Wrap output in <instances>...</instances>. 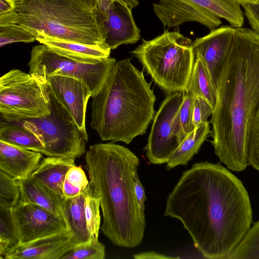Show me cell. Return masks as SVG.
<instances>
[{
  "instance_id": "obj_1",
  "label": "cell",
  "mask_w": 259,
  "mask_h": 259,
  "mask_svg": "<svg viewBox=\"0 0 259 259\" xmlns=\"http://www.w3.org/2000/svg\"><path fill=\"white\" fill-rule=\"evenodd\" d=\"M164 215L179 220L209 259H229L252 221L241 181L221 164L207 161L184 171L167 198Z\"/></svg>"
},
{
  "instance_id": "obj_2",
  "label": "cell",
  "mask_w": 259,
  "mask_h": 259,
  "mask_svg": "<svg viewBox=\"0 0 259 259\" xmlns=\"http://www.w3.org/2000/svg\"><path fill=\"white\" fill-rule=\"evenodd\" d=\"M216 88L211 143L228 169L241 171L249 165V136L259 109L258 33L234 27Z\"/></svg>"
},
{
  "instance_id": "obj_3",
  "label": "cell",
  "mask_w": 259,
  "mask_h": 259,
  "mask_svg": "<svg viewBox=\"0 0 259 259\" xmlns=\"http://www.w3.org/2000/svg\"><path fill=\"white\" fill-rule=\"evenodd\" d=\"M85 161L89 183L100 200L102 231L115 245L138 246L146 227L145 212L139 204L133 178L139 159L125 147L110 142L91 146Z\"/></svg>"
},
{
  "instance_id": "obj_4",
  "label": "cell",
  "mask_w": 259,
  "mask_h": 259,
  "mask_svg": "<svg viewBox=\"0 0 259 259\" xmlns=\"http://www.w3.org/2000/svg\"><path fill=\"white\" fill-rule=\"evenodd\" d=\"M151 85L130 59L116 62L92 97L91 126L102 141L129 144L146 133L155 115Z\"/></svg>"
},
{
  "instance_id": "obj_5",
  "label": "cell",
  "mask_w": 259,
  "mask_h": 259,
  "mask_svg": "<svg viewBox=\"0 0 259 259\" xmlns=\"http://www.w3.org/2000/svg\"><path fill=\"white\" fill-rule=\"evenodd\" d=\"M15 3L18 24L36 38L107 47L96 0H15Z\"/></svg>"
},
{
  "instance_id": "obj_6",
  "label": "cell",
  "mask_w": 259,
  "mask_h": 259,
  "mask_svg": "<svg viewBox=\"0 0 259 259\" xmlns=\"http://www.w3.org/2000/svg\"><path fill=\"white\" fill-rule=\"evenodd\" d=\"M193 41L179 31H165L131 53L152 80L167 94L185 93L195 62Z\"/></svg>"
},
{
  "instance_id": "obj_7",
  "label": "cell",
  "mask_w": 259,
  "mask_h": 259,
  "mask_svg": "<svg viewBox=\"0 0 259 259\" xmlns=\"http://www.w3.org/2000/svg\"><path fill=\"white\" fill-rule=\"evenodd\" d=\"M49 95L51 101L50 114L15 122L39 139L44 145L42 154L49 157L79 158L85 152L88 136L80 130L60 103Z\"/></svg>"
},
{
  "instance_id": "obj_8",
  "label": "cell",
  "mask_w": 259,
  "mask_h": 259,
  "mask_svg": "<svg viewBox=\"0 0 259 259\" xmlns=\"http://www.w3.org/2000/svg\"><path fill=\"white\" fill-rule=\"evenodd\" d=\"M0 113L9 122L40 118L51 113L50 98L45 85L19 69L0 78Z\"/></svg>"
},
{
  "instance_id": "obj_9",
  "label": "cell",
  "mask_w": 259,
  "mask_h": 259,
  "mask_svg": "<svg viewBox=\"0 0 259 259\" xmlns=\"http://www.w3.org/2000/svg\"><path fill=\"white\" fill-rule=\"evenodd\" d=\"M153 9L163 25L168 27L196 22L211 30L222 24L221 18L235 28L244 23L240 5L234 0H158Z\"/></svg>"
},
{
  "instance_id": "obj_10",
  "label": "cell",
  "mask_w": 259,
  "mask_h": 259,
  "mask_svg": "<svg viewBox=\"0 0 259 259\" xmlns=\"http://www.w3.org/2000/svg\"><path fill=\"white\" fill-rule=\"evenodd\" d=\"M116 62L109 57L96 64H84L62 56L41 44L32 47L28 63L30 73L40 83L52 75L75 78L91 91L92 97L100 90Z\"/></svg>"
},
{
  "instance_id": "obj_11",
  "label": "cell",
  "mask_w": 259,
  "mask_h": 259,
  "mask_svg": "<svg viewBox=\"0 0 259 259\" xmlns=\"http://www.w3.org/2000/svg\"><path fill=\"white\" fill-rule=\"evenodd\" d=\"M184 94H167L153 119L152 125L144 150L151 163H166L180 144L172 134V121L183 101Z\"/></svg>"
},
{
  "instance_id": "obj_12",
  "label": "cell",
  "mask_w": 259,
  "mask_h": 259,
  "mask_svg": "<svg viewBox=\"0 0 259 259\" xmlns=\"http://www.w3.org/2000/svg\"><path fill=\"white\" fill-rule=\"evenodd\" d=\"M11 211L18 232V245L68 230L62 217L36 204L19 202Z\"/></svg>"
},
{
  "instance_id": "obj_13",
  "label": "cell",
  "mask_w": 259,
  "mask_h": 259,
  "mask_svg": "<svg viewBox=\"0 0 259 259\" xmlns=\"http://www.w3.org/2000/svg\"><path fill=\"white\" fill-rule=\"evenodd\" d=\"M42 84L69 113L80 130L88 135L85 126L86 109L92 93L81 81L74 78L52 75Z\"/></svg>"
},
{
  "instance_id": "obj_14",
  "label": "cell",
  "mask_w": 259,
  "mask_h": 259,
  "mask_svg": "<svg viewBox=\"0 0 259 259\" xmlns=\"http://www.w3.org/2000/svg\"><path fill=\"white\" fill-rule=\"evenodd\" d=\"M234 32V27L223 25L193 41L195 57L198 56L202 59L215 87L224 66Z\"/></svg>"
},
{
  "instance_id": "obj_15",
  "label": "cell",
  "mask_w": 259,
  "mask_h": 259,
  "mask_svg": "<svg viewBox=\"0 0 259 259\" xmlns=\"http://www.w3.org/2000/svg\"><path fill=\"white\" fill-rule=\"evenodd\" d=\"M106 46L111 50L121 45L133 44L140 38L132 9L119 3L106 11H98Z\"/></svg>"
},
{
  "instance_id": "obj_16",
  "label": "cell",
  "mask_w": 259,
  "mask_h": 259,
  "mask_svg": "<svg viewBox=\"0 0 259 259\" xmlns=\"http://www.w3.org/2000/svg\"><path fill=\"white\" fill-rule=\"evenodd\" d=\"M75 246L71 232L67 230L18 245L6 254L5 259H61Z\"/></svg>"
},
{
  "instance_id": "obj_17",
  "label": "cell",
  "mask_w": 259,
  "mask_h": 259,
  "mask_svg": "<svg viewBox=\"0 0 259 259\" xmlns=\"http://www.w3.org/2000/svg\"><path fill=\"white\" fill-rule=\"evenodd\" d=\"M42 154L0 141V170L16 180L25 179L37 167Z\"/></svg>"
},
{
  "instance_id": "obj_18",
  "label": "cell",
  "mask_w": 259,
  "mask_h": 259,
  "mask_svg": "<svg viewBox=\"0 0 259 259\" xmlns=\"http://www.w3.org/2000/svg\"><path fill=\"white\" fill-rule=\"evenodd\" d=\"M58 54L74 61L96 64L110 57L111 50L105 46L89 45L48 37L36 38Z\"/></svg>"
},
{
  "instance_id": "obj_19",
  "label": "cell",
  "mask_w": 259,
  "mask_h": 259,
  "mask_svg": "<svg viewBox=\"0 0 259 259\" xmlns=\"http://www.w3.org/2000/svg\"><path fill=\"white\" fill-rule=\"evenodd\" d=\"M74 165V158L47 156L41 159L30 176L36 178L55 194L64 197L63 186L65 176Z\"/></svg>"
},
{
  "instance_id": "obj_20",
  "label": "cell",
  "mask_w": 259,
  "mask_h": 259,
  "mask_svg": "<svg viewBox=\"0 0 259 259\" xmlns=\"http://www.w3.org/2000/svg\"><path fill=\"white\" fill-rule=\"evenodd\" d=\"M17 181L20 191L19 202L36 204L55 215L62 217L61 204L65 197L55 194L36 178L30 176Z\"/></svg>"
},
{
  "instance_id": "obj_21",
  "label": "cell",
  "mask_w": 259,
  "mask_h": 259,
  "mask_svg": "<svg viewBox=\"0 0 259 259\" xmlns=\"http://www.w3.org/2000/svg\"><path fill=\"white\" fill-rule=\"evenodd\" d=\"M86 190L87 188L74 198H65L61 204L62 215L67 229L72 233V240L75 246L90 241L84 211Z\"/></svg>"
},
{
  "instance_id": "obj_22",
  "label": "cell",
  "mask_w": 259,
  "mask_h": 259,
  "mask_svg": "<svg viewBox=\"0 0 259 259\" xmlns=\"http://www.w3.org/2000/svg\"><path fill=\"white\" fill-rule=\"evenodd\" d=\"M210 133L209 121L196 126L171 155L166 163V169L170 170L180 165H186L197 153Z\"/></svg>"
},
{
  "instance_id": "obj_23",
  "label": "cell",
  "mask_w": 259,
  "mask_h": 259,
  "mask_svg": "<svg viewBox=\"0 0 259 259\" xmlns=\"http://www.w3.org/2000/svg\"><path fill=\"white\" fill-rule=\"evenodd\" d=\"M1 122L0 141L22 149L42 153L44 145L32 133L20 124Z\"/></svg>"
},
{
  "instance_id": "obj_24",
  "label": "cell",
  "mask_w": 259,
  "mask_h": 259,
  "mask_svg": "<svg viewBox=\"0 0 259 259\" xmlns=\"http://www.w3.org/2000/svg\"><path fill=\"white\" fill-rule=\"evenodd\" d=\"M187 90L196 96L205 99L213 109L217 100V88L204 62L198 56L195 57Z\"/></svg>"
},
{
  "instance_id": "obj_25",
  "label": "cell",
  "mask_w": 259,
  "mask_h": 259,
  "mask_svg": "<svg viewBox=\"0 0 259 259\" xmlns=\"http://www.w3.org/2000/svg\"><path fill=\"white\" fill-rule=\"evenodd\" d=\"M195 95L187 90L184 94L182 104L176 113L172 121V134L180 143L192 132V114Z\"/></svg>"
},
{
  "instance_id": "obj_26",
  "label": "cell",
  "mask_w": 259,
  "mask_h": 259,
  "mask_svg": "<svg viewBox=\"0 0 259 259\" xmlns=\"http://www.w3.org/2000/svg\"><path fill=\"white\" fill-rule=\"evenodd\" d=\"M19 244L17 230L11 209L0 208V257Z\"/></svg>"
},
{
  "instance_id": "obj_27",
  "label": "cell",
  "mask_w": 259,
  "mask_h": 259,
  "mask_svg": "<svg viewBox=\"0 0 259 259\" xmlns=\"http://www.w3.org/2000/svg\"><path fill=\"white\" fill-rule=\"evenodd\" d=\"M100 203L90 183L87 187L84 200V211L87 228L90 241L98 240L101 225Z\"/></svg>"
},
{
  "instance_id": "obj_28",
  "label": "cell",
  "mask_w": 259,
  "mask_h": 259,
  "mask_svg": "<svg viewBox=\"0 0 259 259\" xmlns=\"http://www.w3.org/2000/svg\"><path fill=\"white\" fill-rule=\"evenodd\" d=\"M259 259V221L250 228L229 259Z\"/></svg>"
},
{
  "instance_id": "obj_29",
  "label": "cell",
  "mask_w": 259,
  "mask_h": 259,
  "mask_svg": "<svg viewBox=\"0 0 259 259\" xmlns=\"http://www.w3.org/2000/svg\"><path fill=\"white\" fill-rule=\"evenodd\" d=\"M20 198L17 180L0 170V208H12L19 202Z\"/></svg>"
},
{
  "instance_id": "obj_30",
  "label": "cell",
  "mask_w": 259,
  "mask_h": 259,
  "mask_svg": "<svg viewBox=\"0 0 259 259\" xmlns=\"http://www.w3.org/2000/svg\"><path fill=\"white\" fill-rule=\"evenodd\" d=\"M105 247L98 240L76 245L61 259H104Z\"/></svg>"
},
{
  "instance_id": "obj_31",
  "label": "cell",
  "mask_w": 259,
  "mask_h": 259,
  "mask_svg": "<svg viewBox=\"0 0 259 259\" xmlns=\"http://www.w3.org/2000/svg\"><path fill=\"white\" fill-rule=\"evenodd\" d=\"M36 40V37L19 24L0 27V47L14 42H31Z\"/></svg>"
},
{
  "instance_id": "obj_32",
  "label": "cell",
  "mask_w": 259,
  "mask_h": 259,
  "mask_svg": "<svg viewBox=\"0 0 259 259\" xmlns=\"http://www.w3.org/2000/svg\"><path fill=\"white\" fill-rule=\"evenodd\" d=\"M248 155L249 165L259 171V109L251 126L248 143Z\"/></svg>"
},
{
  "instance_id": "obj_33",
  "label": "cell",
  "mask_w": 259,
  "mask_h": 259,
  "mask_svg": "<svg viewBox=\"0 0 259 259\" xmlns=\"http://www.w3.org/2000/svg\"><path fill=\"white\" fill-rule=\"evenodd\" d=\"M212 111V108L205 99L200 96H196L192 119L194 128L201 123L208 122V117L211 116Z\"/></svg>"
},
{
  "instance_id": "obj_34",
  "label": "cell",
  "mask_w": 259,
  "mask_h": 259,
  "mask_svg": "<svg viewBox=\"0 0 259 259\" xmlns=\"http://www.w3.org/2000/svg\"><path fill=\"white\" fill-rule=\"evenodd\" d=\"M65 181L74 187L83 191L88 186V181L85 174L81 166L74 165L67 171Z\"/></svg>"
},
{
  "instance_id": "obj_35",
  "label": "cell",
  "mask_w": 259,
  "mask_h": 259,
  "mask_svg": "<svg viewBox=\"0 0 259 259\" xmlns=\"http://www.w3.org/2000/svg\"><path fill=\"white\" fill-rule=\"evenodd\" d=\"M251 29L259 34V3L241 5Z\"/></svg>"
},
{
  "instance_id": "obj_36",
  "label": "cell",
  "mask_w": 259,
  "mask_h": 259,
  "mask_svg": "<svg viewBox=\"0 0 259 259\" xmlns=\"http://www.w3.org/2000/svg\"><path fill=\"white\" fill-rule=\"evenodd\" d=\"M116 3L126 5L132 9L139 5L138 0H96V7L98 11H106Z\"/></svg>"
},
{
  "instance_id": "obj_37",
  "label": "cell",
  "mask_w": 259,
  "mask_h": 259,
  "mask_svg": "<svg viewBox=\"0 0 259 259\" xmlns=\"http://www.w3.org/2000/svg\"><path fill=\"white\" fill-rule=\"evenodd\" d=\"M134 182V188L135 194L140 206V208L142 211L145 210V201L146 199L145 195L144 188L142 185L138 174V169L135 170L133 174Z\"/></svg>"
},
{
  "instance_id": "obj_38",
  "label": "cell",
  "mask_w": 259,
  "mask_h": 259,
  "mask_svg": "<svg viewBox=\"0 0 259 259\" xmlns=\"http://www.w3.org/2000/svg\"><path fill=\"white\" fill-rule=\"evenodd\" d=\"M18 15L15 10L0 14V27L18 24Z\"/></svg>"
},
{
  "instance_id": "obj_39",
  "label": "cell",
  "mask_w": 259,
  "mask_h": 259,
  "mask_svg": "<svg viewBox=\"0 0 259 259\" xmlns=\"http://www.w3.org/2000/svg\"><path fill=\"white\" fill-rule=\"evenodd\" d=\"M134 257L137 259H177L179 258V257L167 256L153 251L139 253L135 254Z\"/></svg>"
},
{
  "instance_id": "obj_40",
  "label": "cell",
  "mask_w": 259,
  "mask_h": 259,
  "mask_svg": "<svg viewBox=\"0 0 259 259\" xmlns=\"http://www.w3.org/2000/svg\"><path fill=\"white\" fill-rule=\"evenodd\" d=\"M83 191L73 187L64 180L63 186V192L65 198L68 199L74 198L80 194Z\"/></svg>"
},
{
  "instance_id": "obj_41",
  "label": "cell",
  "mask_w": 259,
  "mask_h": 259,
  "mask_svg": "<svg viewBox=\"0 0 259 259\" xmlns=\"http://www.w3.org/2000/svg\"><path fill=\"white\" fill-rule=\"evenodd\" d=\"M15 0H0V14L15 10Z\"/></svg>"
},
{
  "instance_id": "obj_42",
  "label": "cell",
  "mask_w": 259,
  "mask_h": 259,
  "mask_svg": "<svg viewBox=\"0 0 259 259\" xmlns=\"http://www.w3.org/2000/svg\"><path fill=\"white\" fill-rule=\"evenodd\" d=\"M240 5L244 4H258L259 0H234Z\"/></svg>"
}]
</instances>
